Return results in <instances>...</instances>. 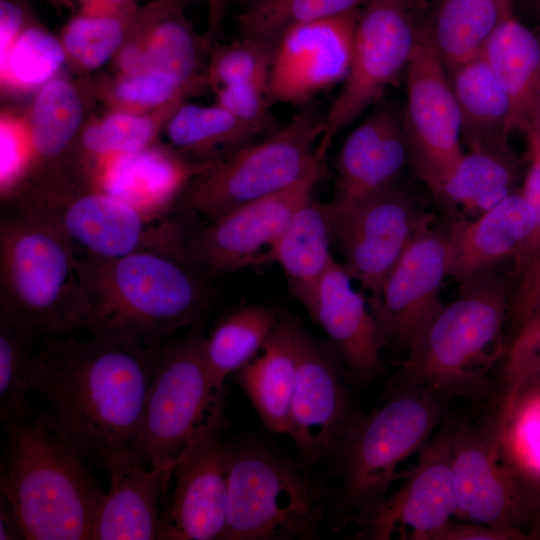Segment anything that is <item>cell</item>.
<instances>
[{"mask_svg": "<svg viewBox=\"0 0 540 540\" xmlns=\"http://www.w3.org/2000/svg\"><path fill=\"white\" fill-rule=\"evenodd\" d=\"M409 158L403 115L389 105L378 106L347 136L338 153L331 202L350 205L395 186Z\"/></svg>", "mask_w": 540, "mask_h": 540, "instance_id": "21", "label": "cell"}, {"mask_svg": "<svg viewBox=\"0 0 540 540\" xmlns=\"http://www.w3.org/2000/svg\"><path fill=\"white\" fill-rule=\"evenodd\" d=\"M178 0H162L154 9L145 46L148 71L183 91L194 81L199 47L188 22L179 14Z\"/></svg>", "mask_w": 540, "mask_h": 540, "instance_id": "33", "label": "cell"}, {"mask_svg": "<svg viewBox=\"0 0 540 540\" xmlns=\"http://www.w3.org/2000/svg\"><path fill=\"white\" fill-rule=\"evenodd\" d=\"M166 133L172 145L195 158L222 159L256 141L259 136L219 104L180 105L170 118ZM221 159V160H222Z\"/></svg>", "mask_w": 540, "mask_h": 540, "instance_id": "31", "label": "cell"}, {"mask_svg": "<svg viewBox=\"0 0 540 540\" xmlns=\"http://www.w3.org/2000/svg\"><path fill=\"white\" fill-rule=\"evenodd\" d=\"M269 80H254L221 87L217 90V104L224 107L258 135L273 132L270 105L273 103L268 88ZM276 130V129H275Z\"/></svg>", "mask_w": 540, "mask_h": 540, "instance_id": "44", "label": "cell"}, {"mask_svg": "<svg viewBox=\"0 0 540 540\" xmlns=\"http://www.w3.org/2000/svg\"><path fill=\"white\" fill-rule=\"evenodd\" d=\"M103 467L110 487L97 511L92 540L157 539L171 479L147 464L133 447Z\"/></svg>", "mask_w": 540, "mask_h": 540, "instance_id": "22", "label": "cell"}, {"mask_svg": "<svg viewBox=\"0 0 540 540\" xmlns=\"http://www.w3.org/2000/svg\"><path fill=\"white\" fill-rule=\"evenodd\" d=\"M368 0H261L237 16L240 37L275 47L290 28L360 9Z\"/></svg>", "mask_w": 540, "mask_h": 540, "instance_id": "35", "label": "cell"}, {"mask_svg": "<svg viewBox=\"0 0 540 540\" xmlns=\"http://www.w3.org/2000/svg\"><path fill=\"white\" fill-rule=\"evenodd\" d=\"M452 467L458 517L532 532L540 483L506 456L500 410L479 422L455 421Z\"/></svg>", "mask_w": 540, "mask_h": 540, "instance_id": "11", "label": "cell"}, {"mask_svg": "<svg viewBox=\"0 0 540 540\" xmlns=\"http://www.w3.org/2000/svg\"><path fill=\"white\" fill-rule=\"evenodd\" d=\"M88 303L84 330L92 336L158 345L199 324L209 289L188 261L159 251L116 258L81 256Z\"/></svg>", "mask_w": 540, "mask_h": 540, "instance_id": "2", "label": "cell"}, {"mask_svg": "<svg viewBox=\"0 0 540 540\" xmlns=\"http://www.w3.org/2000/svg\"><path fill=\"white\" fill-rule=\"evenodd\" d=\"M530 539L524 531L487 524L450 521L431 540H522Z\"/></svg>", "mask_w": 540, "mask_h": 540, "instance_id": "48", "label": "cell"}, {"mask_svg": "<svg viewBox=\"0 0 540 540\" xmlns=\"http://www.w3.org/2000/svg\"><path fill=\"white\" fill-rule=\"evenodd\" d=\"M323 134L324 117L300 111L265 139L207 167L185 193V206L211 221L292 186L323 162L329 147Z\"/></svg>", "mask_w": 540, "mask_h": 540, "instance_id": "10", "label": "cell"}, {"mask_svg": "<svg viewBox=\"0 0 540 540\" xmlns=\"http://www.w3.org/2000/svg\"><path fill=\"white\" fill-rule=\"evenodd\" d=\"M280 318L268 307L251 305L222 317L206 336L205 357L213 383L225 389L227 377L251 362Z\"/></svg>", "mask_w": 540, "mask_h": 540, "instance_id": "32", "label": "cell"}, {"mask_svg": "<svg viewBox=\"0 0 540 540\" xmlns=\"http://www.w3.org/2000/svg\"><path fill=\"white\" fill-rule=\"evenodd\" d=\"M530 538L540 539V510H539V514H538L536 523H535V525L533 527V530L531 532Z\"/></svg>", "mask_w": 540, "mask_h": 540, "instance_id": "55", "label": "cell"}, {"mask_svg": "<svg viewBox=\"0 0 540 540\" xmlns=\"http://www.w3.org/2000/svg\"><path fill=\"white\" fill-rule=\"evenodd\" d=\"M310 317L324 330L353 380L366 383L383 373L380 352L384 342L375 316L335 259L320 283Z\"/></svg>", "mask_w": 540, "mask_h": 540, "instance_id": "23", "label": "cell"}, {"mask_svg": "<svg viewBox=\"0 0 540 540\" xmlns=\"http://www.w3.org/2000/svg\"><path fill=\"white\" fill-rule=\"evenodd\" d=\"M235 1L242 7V9H245L256 4L257 2L261 0H235Z\"/></svg>", "mask_w": 540, "mask_h": 540, "instance_id": "56", "label": "cell"}, {"mask_svg": "<svg viewBox=\"0 0 540 540\" xmlns=\"http://www.w3.org/2000/svg\"><path fill=\"white\" fill-rule=\"evenodd\" d=\"M455 421L444 419L419 450L416 465L398 491L363 529L372 539L387 540L397 530L402 539L431 540L457 513L453 480Z\"/></svg>", "mask_w": 540, "mask_h": 540, "instance_id": "20", "label": "cell"}, {"mask_svg": "<svg viewBox=\"0 0 540 540\" xmlns=\"http://www.w3.org/2000/svg\"><path fill=\"white\" fill-rule=\"evenodd\" d=\"M117 62L124 76H134L148 71L145 47L130 44L119 50Z\"/></svg>", "mask_w": 540, "mask_h": 540, "instance_id": "50", "label": "cell"}, {"mask_svg": "<svg viewBox=\"0 0 540 540\" xmlns=\"http://www.w3.org/2000/svg\"><path fill=\"white\" fill-rule=\"evenodd\" d=\"M210 10V24L214 28L223 18L226 0H208Z\"/></svg>", "mask_w": 540, "mask_h": 540, "instance_id": "53", "label": "cell"}, {"mask_svg": "<svg viewBox=\"0 0 540 540\" xmlns=\"http://www.w3.org/2000/svg\"><path fill=\"white\" fill-rule=\"evenodd\" d=\"M461 116V137L469 151H505L514 126L510 98L484 54L449 75Z\"/></svg>", "mask_w": 540, "mask_h": 540, "instance_id": "27", "label": "cell"}, {"mask_svg": "<svg viewBox=\"0 0 540 540\" xmlns=\"http://www.w3.org/2000/svg\"><path fill=\"white\" fill-rule=\"evenodd\" d=\"M322 163L292 186L236 207L188 235L191 265L208 274H224L270 261L289 221L312 198Z\"/></svg>", "mask_w": 540, "mask_h": 540, "instance_id": "15", "label": "cell"}, {"mask_svg": "<svg viewBox=\"0 0 540 540\" xmlns=\"http://www.w3.org/2000/svg\"><path fill=\"white\" fill-rule=\"evenodd\" d=\"M1 495L28 540L92 539L103 499L85 455L49 412L5 426Z\"/></svg>", "mask_w": 540, "mask_h": 540, "instance_id": "3", "label": "cell"}, {"mask_svg": "<svg viewBox=\"0 0 540 540\" xmlns=\"http://www.w3.org/2000/svg\"><path fill=\"white\" fill-rule=\"evenodd\" d=\"M540 305V248L514 290L508 318L519 329Z\"/></svg>", "mask_w": 540, "mask_h": 540, "instance_id": "47", "label": "cell"}, {"mask_svg": "<svg viewBox=\"0 0 540 540\" xmlns=\"http://www.w3.org/2000/svg\"><path fill=\"white\" fill-rule=\"evenodd\" d=\"M0 539H25L22 526L14 510L3 495L0 497Z\"/></svg>", "mask_w": 540, "mask_h": 540, "instance_id": "51", "label": "cell"}, {"mask_svg": "<svg viewBox=\"0 0 540 540\" xmlns=\"http://www.w3.org/2000/svg\"><path fill=\"white\" fill-rule=\"evenodd\" d=\"M38 337L0 317V420L4 426L28 420L27 394Z\"/></svg>", "mask_w": 540, "mask_h": 540, "instance_id": "37", "label": "cell"}, {"mask_svg": "<svg viewBox=\"0 0 540 540\" xmlns=\"http://www.w3.org/2000/svg\"><path fill=\"white\" fill-rule=\"evenodd\" d=\"M311 468L257 440L232 445L221 540L316 538L327 490Z\"/></svg>", "mask_w": 540, "mask_h": 540, "instance_id": "8", "label": "cell"}, {"mask_svg": "<svg viewBox=\"0 0 540 540\" xmlns=\"http://www.w3.org/2000/svg\"><path fill=\"white\" fill-rule=\"evenodd\" d=\"M483 54L510 98L515 128L540 139V37L512 14Z\"/></svg>", "mask_w": 540, "mask_h": 540, "instance_id": "26", "label": "cell"}, {"mask_svg": "<svg viewBox=\"0 0 540 540\" xmlns=\"http://www.w3.org/2000/svg\"><path fill=\"white\" fill-rule=\"evenodd\" d=\"M527 11L540 19V0H521Z\"/></svg>", "mask_w": 540, "mask_h": 540, "instance_id": "54", "label": "cell"}, {"mask_svg": "<svg viewBox=\"0 0 540 540\" xmlns=\"http://www.w3.org/2000/svg\"><path fill=\"white\" fill-rule=\"evenodd\" d=\"M446 400L426 386L394 383L379 406L360 416L332 462L342 479L335 504L340 523L364 528L378 515L399 465L443 422Z\"/></svg>", "mask_w": 540, "mask_h": 540, "instance_id": "6", "label": "cell"}, {"mask_svg": "<svg viewBox=\"0 0 540 540\" xmlns=\"http://www.w3.org/2000/svg\"><path fill=\"white\" fill-rule=\"evenodd\" d=\"M504 366L506 392L500 412L506 417L521 394L540 379V305L517 330Z\"/></svg>", "mask_w": 540, "mask_h": 540, "instance_id": "42", "label": "cell"}, {"mask_svg": "<svg viewBox=\"0 0 540 540\" xmlns=\"http://www.w3.org/2000/svg\"><path fill=\"white\" fill-rule=\"evenodd\" d=\"M360 10L299 24L282 35L269 73L273 103L303 104L345 80Z\"/></svg>", "mask_w": 540, "mask_h": 540, "instance_id": "19", "label": "cell"}, {"mask_svg": "<svg viewBox=\"0 0 540 540\" xmlns=\"http://www.w3.org/2000/svg\"><path fill=\"white\" fill-rule=\"evenodd\" d=\"M1 148V188L6 193L21 176L24 168L31 160V149L28 132L25 133L19 124L7 117L0 123Z\"/></svg>", "mask_w": 540, "mask_h": 540, "instance_id": "46", "label": "cell"}, {"mask_svg": "<svg viewBox=\"0 0 540 540\" xmlns=\"http://www.w3.org/2000/svg\"><path fill=\"white\" fill-rule=\"evenodd\" d=\"M225 425L207 429L176 464L174 489L163 505L157 539H221L232 446L222 436Z\"/></svg>", "mask_w": 540, "mask_h": 540, "instance_id": "17", "label": "cell"}, {"mask_svg": "<svg viewBox=\"0 0 540 540\" xmlns=\"http://www.w3.org/2000/svg\"><path fill=\"white\" fill-rule=\"evenodd\" d=\"M414 174L432 191L459 163L461 116L447 71L423 28L407 65L403 114Z\"/></svg>", "mask_w": 540, "mask_h": 540, "instance_id": "16", "label": "cell"}, {"mask_svg": "<svg viewBox=\"0 0 540 540\" xmlns=\"http://www.w3.org/2000/svg\"><path fill=\"white\" fill-rule=\"evenodd\" d=\"M81 255L58 231L14 209L0 219V317L38 338L84 329Z\"/></svg>", "mask_w": 540, "mask_h": 540, "instance_id": "5", "label": "cell"}, {"mask_svg": "<svg viewBox=\"0 0 540 540\" xmlns=\"http://www.w3.org/2000/svg\"><path fill=\"white\" fill-rule=\"evenodd\" d=\"M447 266V235L429 224L407 246L371 305L384 345L408 350L441 311Z\"/></svg>", "mask_w": 540, "mask_h": 540, "instance_id": "18", "label": "cell"}, {"mask_svg": "<svg viewBox=\"0 0 540 540\" xmlns=\"http://www.w3.org/2000/svg\"><path fill=\"white\" fill-rule=\"evenodd\" d=\"M182 92L181 88L151 71L125 76L114 89L115 96L119 101L141 107L172 103L179 98Z\"/></svg>", "mask_w": 540, "mask_h": 540, "instance_id": "45", "label": "cell"}, {"mask_svg": "<svg viewBox=\"0 0 540 540\" xmlns=\"http://www.w3.org/2000/svg\"><path fill=\"white\" fill-rule=\"evenodd\" d=\"M460 286L458 297L443 306L408 349L394 383L474 401L492 392L488 371L500 353L512 294L504 277L490 269Z\"/></svg>", "mask_w": 540, "mask_h": 540, "instance_id": "4", "label": "cell"}, {"mask_svg": "<svg viewBox=\"0 0 540 540\" xmlns=\"http://www.w3.org/2000/svg\"><path fill=\"white\" fill-rule=\"evenodd\" d=\"M510 15L511 0H438L423 30L449 75L482 55Z\"/></svg>", "mask_w": 540, "mask_h": 540, "instance_id": "29", "label": "cell"}, {"mask_svg": "<svg viewBox=\"0 0 540 540\" xmlns=\"http://www.w3.org/2000/svg\"><path fill=\"white\" fill-rule=\"evenodd\" d=\"M515 180L509 150L469 151L432 192L446 207L474 219L514 193Z\"/></svg>", "mask_w": 540, "mask_h": 540, "instance_id": "30", "label": "cell"}, {"mask_svg": "<svg viewBox=\"0 0 540 540\" xmlns=\"http://www.w3.org/2000/svg\"><path fill=\"white\" fill-rule=\"evenodd\" d=\"M324 205L310 198L293 215L275 247L270 261L283 270L291 294L312 314L320 283L334 261Z\"/></svg>", "mask_w": 540, "mask_h": 540, "instance_id": "28", "label": "cell"}, {"mask_svg": "<svg viewBox=\"0 0 540 540\" xmlns=\"http://www.w3.org/2000/svg\"><path fill=\"white\" fill-rule=\"evenodd\" d=\"M301 325L280 318L264 343L261 355L235 373L265 427L272 433L287 434L295 386Z\"/></svg>", "mask_w": 540, "mask_h": 540, "instance_id": "25", "label": "cell"}, {"mask_svg": "<svg viewBox=\"0 0 540 540\" xmlns=\"http://www.w3.org/2000/svg\"><path fill=\"white\" fill-rule=\"evenodd\" d=\"M185 173L182 164L144 149L109 161L100 171L98 185L136 204L137 197L167 196L177 188Z\"/></svg>", "mask_w": 540, "mask_h": 540, "instance_id": "36", "label": "cell"}, {"mask_svg": "<svg viewBox=\"0 0 540 540\" xmlns=\"http://www.w3.org/2000/svg\"><path fill=\"white\" fill-rule=\"evenodd\" d=\"M324 210L341 265L371 294V305L407 246L432 221L415 197L397 185L358 203L324 204Z\"/></svg>", "mask_w": 540, "mask_h": 540, "instance_id": "12", "label": "cell"}, {"mask_svg": "<svg viewBox=\"0 0 540 540\" xmlns=\"http://www.w3.org/2000/svg\"><path fill=\"white\" fill-rule=\"evenodd\" d=\"M82 117L81 99L69 81L53 78L42 85L29 119L31 159H58L73 139Z\"/></svg>", "mask_w": 540, "mask_h": 540, "instance_id": "34", "label": "cell"}, {"mask_svg": "<svg viewBox=\"0 0 540 540\" xmlns=\"http://www.w3.org/2000/svg\"><path fill=\"white\" fill-rule=\"evenodd\" d=\"M408 0H368L360 10L343 87L324 117L327 145L377 102L407 67L419 37Z\"/></svg>", "mask_w": 540, "mask_h": 540, "instance_id": "13", "label": "cell"}, {"mask_svg": "<svg viewBox=\"0 0 540 540\" xmlns=\"http://www.w3.org/2000/svg\"><path fill=\"white\" fill-rule=\"evenodd\" d=\"M12 209L62 234L81 256L116 258L159 251L188 261L186 235L175 222L99 186L47 174L11 197Z\"/></svg>", "mask_w": 540, "mask_h": 540, "instance_id": "7", "label": "cell"}, {"mask_svg": "<svg viewBox=\"0 0 540 540\" xmlns=\"http://www.w3.org/2000/svg\"><path fill=\"white\" fill-rule=\"evenodd\" d=\"M66 51L61 41L38 26L25 27L1 61V74L23 87L44 85L60 70Z\"/></svg>", "mask_w": 540, "mask_h": 540, "instance_id": "39", "label": "cell"}, {"mask_svg": "<svg viewBox=\"0 0 540 540\" xmlns=\"http://www.w3.org/2000/svg\"><path fill=\"white\" fill-rule=\"evenodd\" d=\"M25 9L19 0H0V59L25 28Z\"/></svg>", "mask_w": 540, "mask_h": 540, "instance_id": "49", "label": "cell"}, {"mask_svg": "<svg viewBox=\"0 0 540 540\" xmlns=\"http://www.w3.org/2000/svg\"><path fill=\"white\" fill-rule=\"evenodd\" d=\"M83 13L89 14H122L132 12L133 0H80Z\"/></svg>", "mask_w": 540, "mask_h": 540, "instance_id": "52", "label": "cell"}, {"mask_svg": "<svg viewBox=\"0 0 540 540\" xmlns=\"http://www.w3.org/2000/svg\"><path fill=\"white\" fill-rule=\"evenodd\" d=\"M275 47L240 37L221 48L210 68L216 89L254 80H269Z\"/></svg>", "mask_w": 540, "mask_h": 540, "instance_id": "43", "label": "cell"}, {"mask_svg": "<svg viewBox=\"0 0 540 540\" xmlns=\"http://www.w3.org/2000/svg\"><path fill=\"white\" fill-rule=\"evenodd\" d=\"M158 345L98 336L44 338L33 359L30 387L47 399L64 435L103 467L133 447Z\"/></svg>", "mask_w": 540, "mask_h": 540, "instance_id": "1", "label": "cell"}, {"mask_svg": "<svg viewBox=\"0 0 540 540\" xmlns=\"http://www.w3.org/2000/svg\"><path fill=\"white\" fill-rule=\"evenodd\" d=\"M135 11L122 14L80 13L64 28L62 44L82 67L97 69L119 51Z\"/></svg>", "mask_w": 540, "mask_h": 540, "instance_id": "38", "label": "cell"}, {"mask_svg": "<svg viewBox=\"0 0 540 540\" xmlns=\"http://www.w3.org/2000/svg\"><path fill=\"white\" fill-rule=\"evenodd\" d=\"M153 133L154 126L148 117L115 112L87 127L81 135V146L101 164V171L115 158L144 150Z\"/></svg>", "mask_w": 540, "mask_h": 540, "instance_id": "40", "label": "cell"}, {"mask_svg": "<svg viewBox=\"0 0 540 540\" xmlns=\"http://www.w3.org/2000/svg\"><path fill=\"white\" fill-rule=\"evenodd\" d=\"M501 418L506 456L540 483V386H529L512 411Z\"/></svg>", "mask_w": 540, "mask_h": 540, "instance_id": "41", "label": "cell"}, {"mask_svg": "<svg viewBox=\"0 0 540 540\" xmlns=\"http://www.w3.org/2000/svg\"><path fill=\"white\" fill-rule=\"evenodd\" d=\"M536 214L521 192L447 234L449 277L462 282L514 257L534 233Z\"/></svg>", "mask_w": 540, "mask_h": 540, "instance_id": "24", "label": "cell"}, {"mask_svg": "<svg viewBox=\"0 0 540 540\" xmlns=\"http://www.w3.org/2000/svg\"><path fill=\"white\" fill-rule=\"evenodd\" d=\"M333 347L302 326L287 435L309 467L332 463L360 418ZM348 374V373H347Z\"/></svg>", "mask_w": 540, "mask_h": 540, "instance_id": "14", "label": "cell"}, {"mask_svg": "<svg viewBox=\"0 0 540 540\" xmlns=\"http://www.w3.org/2000/svg\"><path fill=\"white\" fill-rule=\"evenodd\" d=\"M206 335L200 324L157 346L140 429L133 444L150 466L172 479L189 446L210 427L227 423L225 389L215 386L205 357Z\"/></svg>", "mask_w": 540, "mask_h": 540, "instance_id": "9", "label": "cell"}]
</instances>
